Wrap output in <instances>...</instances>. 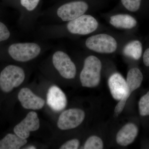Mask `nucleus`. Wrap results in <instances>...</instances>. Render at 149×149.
I'll return each mask as SVG.
<instances>
[{"label":"nucleus","mask_w":149,"mask_h":149,"mask_svg":"<svg viewBox=\"0 0 149 149\" xmlns=\"http://www.w3.org/2000/svg\"><path fill=\"white\" fill-rule=\"evenodd\" d=\"M121 1L123 6L130 11H137L140 8L141 0H121Z\"/></svg>","instance_id":"20"},{"label":"nucleus","mask_w":149,"mask_h":149,"mask_svg":"<svg viewBox=\"0 0 149 149\" xmlns=\"http://www.w3.org/2000/svg\"><path fill=\"white\" fill-rule=\"evenodd\" d=\"M40 0H20L21 5L27 9L31 11L34 10L39 4Z\"/></svg>","instance_id":"21"},{"label":"nucleus","mask_w":149,"mask_h":149,"mask_svg":"<svg viewBox=\"0 0 149 149\" xmlns=\"http://www.w3.org/2000/svg\"><path fill=\"white\" fill-rule=\"evenodd\" d=\"M143 52L142 44L138 40L131 41L123 48V53L125 55L138 60L141 58Z\"/></svg>","instance_id":"17"},{"label":"nucleus","mask_w":149,"mask_h":149,"mask_svg":"<svg viewBox=\"0 0 149 149\" xmlns=\"http://www.w3.org/2000/svg\"><path fill=\"white\" fill-rule=\"evenodd\" d=\"M27 143L26 139L15 133H8L0 140V149H19Z\"/></svg>","instance_id":"15"},{"label":"nucleus","mask_w":149,"mask_h":149,"mask_svg":"<svg viewBox=\"0 0 149 149\" xmlns=\"http://www.w3.org/2000/svg\"><path fill=\"white\" fill-rule=\"evenodd\" d=\"M139 108V113L141 116H149V91L140 99Z\"/></svg>","instance_id":"19"},{"label":"nucleus","mask_w":149,"mask_h":149,"mask_svg":"<svg viewBox=\"0 0 149 149\" xmlns=\"http://www.w3.org/2000/svg\"><path fill=\"white\" fill-rule=\"evenodd\" d=\"M10 36V32L7 27L0 22V42L7 40Z\"/></svg>","instance_id":"23"},{"label":"nucleus","mask_w":149,"mask_h":149,"mask_svg":"<svg viewBox=\"0 0 149 149\" xmlns=\"http://www.w3.org/2000/svg\"><path fill=\"white\" fill-rule=\"evenodd\" d=\"M52 61L54 66L63 77L68 79L75 77L76 66L67 54L62 51L56 52L53 56Z\"/></svg>","instance_id":"6"},{"label":"nucleus","mask_w":149,"mask_h":149,"mask_svg":"<svg viewBox=\"0 0 149 149\" xmlns=\"http://www.w3.org/2000/svg\"><path fill=\"white\" fill-rule=\"evenodd\" d=\"M143 79V74L139 68H134L129 70L126 80L128 90L127 96L128 97L133 91L140 88Z\"/></svg>","instance_id":"14"},{"label":"nucleus","mask_w":149,"mask_h":149,"mask_svg":"<svg viewBox=\"0 0 149 149\" xmlns=\"http://www.w3.org/2000/svg\"><path fill=\"white\" fill-rule=\"evenodd\" d=\"M102 64L100 60L94 56L85 58L80 78L82 86L94 88L100 84Z\"/></svg>","instance_id":"1"},{"label":"nucleus","mask_w":149,"mask_h":149,"mask_svg":"<svg viewBox=\"0 0 149 149\" xmlns=\"http://www.w3.org/2000/svg\"><path fill=\"white\" fill-rule=\"evenodd\" d=\"M102 140L100 137L95 136L89 137L85 142L84 148L85 149H102L103 148Z\"/></svg>","instance_id":"18"},{"label":"nucleus","mask_w":149,"mask_h":149,"mask_svg":"<svg viewBox=\"0 0 149 149\" xmlns=\"http://www.w3.org/2000/svg\"><path fill=\"white\" fill-rule=\"evenodd\" d=\"M98 23L93 17L83 15L77 18L69 21L67 28L70 33L80 35H87L95 31Z\"/></svg>","instance_id":"5"},{"label":"nucleus","mask_w":149,"mask_h":149,"mask_svg":"<svg viewBox=\"0 0 149 149\" xmlns=\"http://www.w3.org/2000/svg\"><path fill=\"white\" fill-rule=\"evenodd\" d=\"M139 133V128L133 123L125 124L118 131L116 136L118 144L127 146L134 142Z\"/></svg>","instance_id":"13"},{"label":"nucleus","mask_w":149,"mask_h":149,"mask_svg":"<svg viewBox=\"0 0 149 149\" xmlns=\"http://www.w3.org/2000/svg\"><path fill=\"white\" fill-rule=\"evenodd\" d=\"M144 64L146 66H149V48L145 51L143 56Z\"/></svg>","instance_id":"24"},{"label":"nucleus","mask_w":149,"mask_h":149,"mask_svg":"<svg viewBox=\"0 0 149 149\" xmlns=\"http://www.w3.org/2000/svg\"><path fill=\"white\" fill-rule=\"evenodd\" d=\"M110 23L117 28L130 29L137 24V21L133 17L129 15L118 14L111 17Z\"/></svg>","instance_id":"16"},{"label":"nucleus","mask_w":149,"mask_h":149,"mask_svg":"<svg viewBox=\"0 0 149 149\" xmlns=\"http://www.w3.org/2000/svg\"><path fill=\"white\" fill-rule=\"evenodd\" d=\"M41 51L40 46L36 43H18L11 45L8 48V52L14 60L26 62L37 57Z\"/></svg>","instance_id":"3"},{"label":"nucleus","mask_w":149,"mask_h":149,"mask_svg":"<svg viewBox=\"0 0 149 149\" xmlns=\"http://www.w3.org/2000/svg\"><path fill=\"white\" fill-rule=\"evenodd\" d=\"M25 73L21 68L8 65L0 72V90L3 93H10L23 83Z\"/></svg>","instance_id":"2"},{"label":"nucleus","mask_w":149,"mask_h":149,"mask_svg":"<svg viewBox=\"0 0 149 149\" xmlns=\"http://www.w3.org/2000/svg\"><path fill=\"white\" fill-rule=\"evenodd\" d=\"M36 148H35V146H29L27 147V148H26V149H35Z\"/></svg>","instance_id":"25"},{"label":"nucleus","mask_w":149,"mask_h":149,"mask_svg":"<svg viewBox=\"0 0 149 149\" xmlns=\"http://www.w3.org/2000/svg\"><path fill=\"white\" fill-rule=\"evenodd\" d=\"M87 3L76 1L67 3L61 6L57 11V14L63 21H70L83 15L88 9Z\"/></svg>","instance_id":"7"},{"label":"nucleus","mask_w":149,"mask_h":149,"mask_svg":"<svg viewBox=\"0 0 149 149\" xmlns=\"http://www.w3.org/2000/svg\"><path fill=\"white\" fill-rule=\"evenodd\" d=\"M18 99L22 106L26 109H40L45 105V100L35 95L29 88L21 89L18 93Z\"/></svg>","instance_id":"12"},{"label":"nucleus","mask_w":149,"mask_h":149,"mask_svg":"<svg viewBox=\"0 0 149 149\" xmlns=\"http://www.w3.org/2000/svg\"><path fill=\"white\" fill-rule=\"evenodd\" d=\"M47 104L53 110L60 111L66 107V96L61 89L56 85L51 86L47 94Z\"/></svg>","instance_id":"11"},{"label":"nucleus","mask_w":149,"mask_h":149,"mask_svg":"<svg viewBox=\"0 0 149 149\" xmlns=\"http://www.w3.org/2000/svg\"><path fill=\"white\" fill-rule=\"evenodd\" d=\"M85 113L79 109H70L63 112L59 117L57 125L62 130H67L77 127L83 122Z\"/></svg>","instance_id":"8"},{"label":"nucleus","mask_w":149,"mask_h":149,"mask_svg":"<svg viewBox=\"0 0 149 149\" xmlns=\"http://www.w3.org/2000/svg\"><path fill=\"white\" fill-rule=\"evenodd\" d=\"M80 142L77 139H72L67 141L63 144L61 147L60 149H77L79 148Z\"/></svg>","instance_id":"22"},{"label":"nucleus","mask_w":149,"mask_h":149,"mask_svg":"<svg viewBox=\"0 0 149 149\" xmlns=\"http://www.w3.org/2000/svg\"><path fill=\"white\" fill-rule=\"evenodd\" d=\"M108 85L113 98L126 103L129 97L126 81L122 75L117 72L111 74L109 78Z\"/></svg>","instance_id":"9"},{"label":"nucleus","mask_w":149,"mask_h":149,"mask_svg":"<svg viewBox=\"0 0 149 149\" xmlns=\"http://www.w3.org/2000/svg\"><path fill=\"white\" fill-rule=\"evenodd\" d=\"M85 45L89 49L100 53H112L117 48L115 39L105 34H98L89 37L85 42Z\"/></svg>","instance_id":"4"},{"label":"nucleus","mask_w":149,"mask_h":149,"mask_svg":"<svg viewBox=\"0 0 149 149\" xmlns=\"http://www.w3.org/2000/svg\"><path fill=\"white\" fill-rule=\"evenodd\" d=\"M40 126V120L37 113L31 111L21 122L15 126L14 133L22 139H27L30 136V132L37 130Z\"/></svg>","instance_id":"10"}]
</instances>
